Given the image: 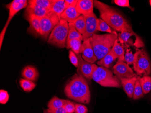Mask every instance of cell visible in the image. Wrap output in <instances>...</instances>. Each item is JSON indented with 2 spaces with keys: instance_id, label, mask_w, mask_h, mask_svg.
I'll return each mask as SVG.
<instances>
[{
  "instance_id": "6da1fadb",
  "label": "cell",
  "mask_w": 151,
  "mask_h": 113,
  "mask_svg": "<svg viewBox=\"0 0 151 113\" xmlns=\"http://www.w3.org/2000/svg\"><path fill=\"white\" fill-rule=\"evenodd\" d=\"M66 96L72 100L85 104L90 101V91L85 77L76 74L67 83L64 90Z\"/></svg>"
},
{
  "instance_id": "7a4b0ae2",
  "label": "cell",
  "mask_w": 151,
  "mask_h": 113,
  "mask_svg": "<svg viewBox=\"0 0 151 113\" xmlns=\"http://www.w3.org/2000/svg\"><path fill=\"white\" fill-rule=\"evenodd\" d=\"M94 6L100 12L101 19L116 31L121 32L122 30L131 26L119 12L110 6L95 0Z\"/></svg>"
},
{
  "instance_id": "3957f363",
  "label": "cell",
  "mask_w": 151,
  "mask_h": 113,
  "mask_svg": "<svg viewBox=\"0 0 151 113\" xmlns=\"http://www.w3.org/2000/svg\"><path fill=\"white\" fill-rule=\"evenodd\" d=\"M118 35L116 31L112 33L93 35L90 38L91 43L97 60H100L111 50Z\"/></svg>"
},
{
  "instance_id": "277c9868",
  "label": "cell",
  "mask_w": 151,
  "mask_h": 113,
  "mask_svg": "<svg viewBox=\"0 0 151 113\" xmlns=\"http://www.w3.org/2000/svg\"><path fill=\"white\" fill-rule=\"evenodd\" d=\"M92 79L104 87L120 88L121 86L117 76L114 75L111 70L104 67H97L92 75Z\"/></svg>"
},
{
  "instance_id": "5b68a950",
  "label": "cell",
  "mask_w": 151,
  "mask_h": 113,
  "mask_svg": "<svg viewBox=\"0 0 151 113\" xmlns=\"http://www.w3.org/2000/svg\"><path fill=\"white\" fill-rule=\"evenodd\" d=\"M68 29L69 26L68 22L60 19L59 24L50 34L47 43L59 48L66 47Z\"/></svg>"
},
{
  "instance_id": "8992f818",
  "label": "cell",
  "mask_w": 151,
  "mask_h": 113,
  "mask_svg": "<svg viewBox=\"0 0 151 113\" xmlns=\"http://www.w3.org/2000/svg\"><path fill=\"white\" fill-rule=\"evenodd\" d=\"M133 66L137 75L148 76L151 73V62L145 48H136Z\"/></svg>"
},
{
  "instance_id": "52a82bcc",
  "label": "cell",
  "mask_w": 151,
  "mask_h": 113,
  "mask_svg": "<svg viewBox=\"0 0 151 113\" xmlns=\"http://www.w3.org/2000/svg\"><path fill=\"white\" fill-rule=\"evenodd\" d=\"M120 32L118 35V40L123 46L126 48L135 46L138 48L144 47V43L140 37L134 32L131 26L122 30Z\"/></svg>"
},
{
  "instance_id": "ba28073f",
  "label": "cell",
  "mask_w": 151,
  "mask_h": 113,
  "mask_svg": "<svg viewBox=\"0 0 151 113\" xmlns=\"http://www.w3.org/2000/svg\"><path fill=\"white\" fill-rule=\"evenodd\" d=\"M60 19L58 16L52 12H50L47 15L40 19V35L46 40L50 33L59 24Z\"/></svg>"
},
{
  "instance_id": "9c48e42d",
  "label": "cell",
  "mask_w": 151,
  "mask_h": 113,
  "mask_svg": "<svg viewBox=\"0 0 151 113\" xmlns=\"http://www.w3.org/2000/svg\"><path fill=\"white\" fill-rule=\"evenodd\" d=\"M77 55L79 61L77 69L78 74L81 75L87 79H91L93 73L98 67L95 63H91L85 61L80 54Z\"/></svg>"
},
{
  "instance_id": "30bf717a",
  "label": "cell",
  "mask_w": 151,
  "mask_h": 113,
  "mask_svg": "<svg viewBox=\"0 0 151 113\" xmlns=\"http://www.w3.org/2000/svg\"><path fill=\"white\" fill-rule=\"evenodd\" d=\"M113 72L119 79L130 78L137 75L125 61H118L113 68Z\"/></svg>"
},
{
  "instance_id": "8fae6325",
  "label": "cell",
  "mask_w": 151,
  "mask_h": 113,
  "mask_svg": "<svg viewBox=\"0 0 151 113\" xmlns=\"http://www.w3.org/2000/svg\"><path fill=\"white\" fill-rule=\"evenodd\" d=\"M85 16L86 18V30L85 33L82 35L83 41L91 38L95 35L97 31L98 23V19L94 13Z\"/></svg>"
},
{
  "instance_id": "7c38bea8",
  "label": "cell",
  "mask_w": 151,
  "mask_h": 113,
  "mask_svg": "<svg viewBox=\"0 0 151 113\" xmlns=\"http://www.w3.org/2000/svg\"><path fill=\"white\" fill-rule=\"evenodd\" d=\"M28 1L27 0H13L11 3L6 6L9 10V16L6 23L9 24L15 15L20 10L27 7Z\"/></svg>"
},
{
  "instance_id": "4fadbf2b",
  "label": "cell",
  "mask_w": 151,
  "mask_h": 113,
  "mask_svg": "<svg viewBox=\"0 0 151 113\" xmlns=\"http://www.w3.org/2000/svg\"><path fill=\"white\" fill-rule=\"evenodd\" d=\"M80 53L82 54L81 57L86 62L94 63L97 60L91 43L90 38L83 41L81 45Z\"/></svg>"
},
{
  "instance_id": "5bb4252c",
  "label": "cell",
  "mask_w": 151,
  "mask_h": 113,
  "mask_svg": "<svg viewBox=\"0 0 151 113\" xmlns=\"http://www.w3.org/2000/svg\"><path fill=\"white\" fill-rule=\"evenodd\" d=\"M50 11L39 6L33 4H28L24 12V18L30 16L36 17L41 19L48 14Z\"/></svg>"
},
{
  "instance_id": "9a60e30c",
  "label": "cell",
  "mask_w": 151,
  "mask_h": 113,
  "mask_svg": "<svg viewBox=\"0 0 151 113\" xmlns=\"http://www.w3.org/2000/svg\"><path fill=\"white\" fill-rule=\"evenodd\" d=\"M94 1L93 0H78L76 9L81 15H89L93 13Z\"/></svg>"
},
{
  "instance_id": "2e32d148",
  "label": "cell",
  "mask_w": 151,
  "mask_h": 113,
  "mask_svg": "<svg viewBox=\"0 0 151 113\" xmlns=\"http://www.w3.org/2000/svg\"><path fill=\"white\" fill-rule=\"evenodd\" d=\"M137 76V75L130 78L119 79L123 89L129 97L132 98L133 97Z\"/></svg>"
},
{
  "instance_id": "e0dca14e",
  "label": "cell",
  "mask_w": 151,
  "mask_h": 113,
  "mask_svg": "<svg viewBox=\"0 0 151 113\" xmlns=\"http://www.w3.org/2000/svg\"><path fill=\"white\" fill-rule=\"evenodd\" d=\"M25 19L29 24V27L27 29V32L34 36L40 35V19L33 16H30Z\"/></svg>"
},
{
  "instance_id": "ac0fdd59",
  "label": "cell",
  "mask_w": 151,
  "mask_h": 113,
  "mask_svg": "<svg viewBox=\"0 0 151 113\" xmlns=\"http://www.w3.org/2000/svg\"><path fill=\"white\" fill-rule=\"evenodd\" d=\"M22 76L24 79L34 82L37 81L38 80L39 73L35 67L33 66H27L23 69Z\"/></svg>"
},
{
  "instance_id": "d6986e66",
  "label": "cell",
  "mask_w": 151,
  "mask_h": 113,
  "mask_svg": "<svg viewBox=\"0 0 151 113\" xmlns=\"http://www.w3.org/2000/svg\"><path fill=\"white\" fill-rule=\"evenodd\" d=\"M80 14L79 13L75 7H71L66 8L61 16L60 19L65 20L69 23H73L78 17L81 16Z\"/></svg>"
},
{
  "instance_id": "ffe728a7",
  "label": "cell",
  "mask_w": 151,
  "mask_h": 113,
  "mask_svg": "<svg viewBox=\"0 0 151 113\" xmlns=\"http://www.w3.org/2000/svg\"><path fill=\"white\" fill-rule=\"evenodd\" d=\"M117 58H118L117 57L113 52L111 50L104 57L97 62V64L101 67L108 68L110 67L114 61H115Z\"/></svg>"
},
{
  "instance_id": "44dd1931",
  "label": "cell",
  "mask_w": 151,
  "mask_h": 113,
  "mask_svg": "<svg viewBox=\"0 0 151 113\" xmlns=\"http://www.w3.org/2000/svg\"><path fill=\"white\" fill-rule=\"evenodd\" d=\"M68 101V100L61 99L56 96L53 97L48 103V109L50 110H55L60 108L63 107L64 104Z\"/></svg>"
},
{
  "instance_id": "7402d4cb",
  "label": "cell",
  "mask_w": 151,
  "mask_h": 113,
  "mask_svg": "<svg viewBox=\"0 0 151 113\" xmlns=\"http://www.w3.org/2000/svg\"><path fill=\"white\" fill-rule=\"evenodd\" d=\"M111 50L116 55L118 58V61H124V46L120 45L118 39L116 40L114 42Z\"/></svg>"
},
{
  "instance_id": "603a6c76",
  "label": "cell",
  "mask_w": 151,
  "mask_h": 113,
  "mask_svg": "<svg viewBox=\"0 0 151 113\" xmlns=\"http://www.w3.org/2000/svg\"><path fill=\"white\" fill-rule=\"evenodd\" d=\"M66 9L64 0H55L51 9V12L56 14L60 19V16Z\"/></svg>"
},
{
  "instance_id": "cb8c5ba5",
  "label": "cell",
  "mask_w": 151,
  "mask_h": 113,
  "mask_svg": "<svg viewBox=\"0 0 151 113\" xmlns=\"http://www.w3.org/2000/svg\"><path fill=\"white\" fill-rule=\"evenodd\" d=\"M68 26H69V29H68V34L67 42L73 39H80L81 41H83L82 35L76 29L73 23H69Z\"/></svg>"
},
{
  "instance_id": "d4e9b609",
  "label": "cell",
  "mask_w": 151,
  "mask_h": 113,
  "mask_svg": "<svg viewBox=\"0 0 151 113\" xmlns=\"http://www.w3.org/2000/svg\"><path fill=\"white\" fill-rule=\"evenodd\" d=\"M81 45V40L80 39H73L67 42L66 48L67 49L71 48L72 50L77 55L80 53Z\"/></svg>"
},
{
  "instance_id": "484cf974",
  "label": "cell",
  "mask_w": 151,
  "mask_h": 113,
  "mask_svg": "<svg viewBox=\"0 0 151 113\" xmlns=\"http://www.w3.org/2000/svg\"><path fill=\"white\" fill-rule=\"evenodd\" d=\"M76 29L81 35H83L86 30V18L85 16L81 15L73 22Z\"/></svg>"
},
{
  "instance_id": "4316f807",
  "label": "cell",
  "mask_w": 151,
  "mask_h": 113,
  "mask_svg": "<svg viewBox=\"0 0 151 113\" xmlns=\"http://www.w3.org/2000/svg\"><path fill=\"white\" fill-rule=\"evenodd\" d=\"M55 0H29L28 4H33L50 11Z\"/></svg>"
},
{
  "instance_id": "83f0119b",
  "label": "cell",
  "mask_w": 151,
  "mask_h": 113,
  "mask_svg": "<svg viewBox=\"0 0 151 113\" xmlns=\"http://www.w3.org/2000/svg\"><path fill=\"white\" fill-rule=\"evenodd\" d=\"M141 85L143 89L144 94L149 93L151 90V77L149 76H143L140 79Z\"/></svg>"
},
{
  "instance_id": "f1b7e54d",
  "label": "cell",
  "mask_w": 151,
  "mask_h": 113,
  "mask_svg": "<svg viewBox=\"0 0 151 113\" xmlns=\"http://www.w3.org/2000/svg\"><path fill=\"white\" fill-rule=\"evenodd\" d=\"M140 79V76H137L133 97L134 100H138L139 99L143 97L145 94L143 89L141 85Z\"/></svg>"
},
{
  "instance_id": "f546056e",
  "label": "cell",
  "mask_w": 151,
  "mask_h": 113,
  "mask_svg": "<svg viewBox=\"0 0 151 113\" xmlns=\"http://www.w3.org/2000/svg\"><path fill=\"white\" fill-rule=\"evenodd\" d=\"M20 87L25 92L31 91L34 90L36 85L33 81L25 79H20L19 81Z\"/></svg>"
},
{
  "instance_id": "4dcf8cb0",
  "label": "cell",
  "mask_w": 151,
  "mask_h": 113,
  "mask_svg": "<svg viewBox=\"0 0 151 113\" xmlns=\"http://www.w3.org/2000/svg\"><path fill=\"white\" fill-rule=\"evenodd\" d=\"M97 31L106 32L108 33H112L111 27L101 19H98V23H97Z\"/></svg>"
},
{
  "instance_id": "1f68e13d",
  "label": "cell",
  "mask_w": 151,
  "mask_h": 113,
  "mask_svg": "<svg viewBox=\"0 0 151 113\" xmlns=\"http://www.w3.org/2000/svg\"><path fill=\"white\" fill-rule=\"evenodd\" d=\"M134 55L132 53L130 48H126V53L124 55V61L128 65H131L134 63Z\"/></svg>"
},
{
  "instance_id": "d6a6232c",
  "label": "cell",
  "mask_w": 151,
  "mask_h": 113,
  "mask_svg": "<svg viewBox=\"0 0 151 113\" xmlns=\"http://www.w3.org/2000/svg\"><path fill=\"white\" fill-rule=\"evenodd\" d=\"M9 96L7 91L4 90L0 91V103L1 104H6L9 100Z\"/></svg>"
},
{
  "instance_id": "836d02e7",
  "label": "cell",
  "mask_w": 151,
  "mask_h": 113,
  "mask_svg": "<svg viewBox=\"0 0 151 113\" xmlns=\"http://www.w3.org/2000/svg\"><path fill=\"white\" fill-rule=\"evenodd\" d=\"M69 58L70 62L75 67L78 66L79 61L77 54L72 50L69 51Z\"/></svg>"
},
{
  "instance_id": "e575fe53",
  "label": "cell",
  "mask_w": 151,
  "mask_h": 113,
  "mask_svg": "<svg viewBox=\"0 0 151 113\" xmlns=\"http://www.w3.org/2000/svg\"><path fill=\"white\" fill-rule=\"evenodd\" d=\"M68 113H74L75 110V104L68 101L63 107Z\"/></svg>"
},
{
  "instance_id": "d590c367",
  "label": "cell",
  "mask_w": 151,
  "mask_h": 113,
  "mask_svg": "<svg viewBox=\"0 0 151 113\" xmlns=\"http://www.w3.org/2000/svg\"><path fill=\"white\" fill-rule=\"evenodd\" d=\"M88 109L85 105L75 104V113H87Z\"/></svg>"
},
{
  "instance_id": "8d00e7d4",
  "label": "cell",
  "mask_w": 151,
  "mask_h": 113,
  "mask_svg": "<svg viewBox=\"0 0 151 113\" xmlns=\"http://www.w3.org/2000/svg\"><path fill=\"white\" fill-rule=\"evenodd\" d=\"M114 3L117 6L121 7H127L133 11V8L130 6L129 1V0H115Z\"/></svg>"
},
{
  "instance_id": "74e56055",
  "label": "cell",
  "mask_w": 151,
  "mask_h": 113,
  "mask_svg": "<svg viewBox=\"0 0 151 113\" xmlns=\"http://www.w3.org/2000/svg\"><path fill=\"white\" fill-rule=\"evenodd\" d=\"M8 25H9L8 24L6 23L4 28H3L2 31H1V33L0 34V48H1V47H2L4 36H5V34H6L7 29L8 28Z\"/></svg>"
},
{
  "instance_id": "f35d334b",
  "label": "cell",
  "mask_w": 151,
  "mask_h": 113,
  "mask_svg": "<svg viewBox=\"0 0 151 113\" xmlns=\"http://www.w3.org/2000/svg\"><path fill=\"white\" fill-rule=\"evenodd\" d=\"M65 6L66 9L68 7H75L77 6L78 0H65Z\"/></svg>"
},
{
  "instance_id": "ab89813d",
  "label": "cell",
  "mask_w": 151,
  "mask_h": 113,
  "mask_svg": "<svg viewBox=\"0 0 151 113\" xmlns=\"http://www.w3.org/2000/svg\"><path fill=\"white\" fill-rule=\"evenodd\" d=\"M45 112H50L51 113H68L63 107L60 108L55 110H50L47 109L45 110Z\"/></svg>"
},
{
  "instance_id": "60d3db41",
  "label": "cell",
  "mask_w": 151,
  "mask_h": 113,
  "mask_svg": "<svg viewBox=\"0 0 151 113\" xmlns=\"http://www.w3.org/2000/svg\"><path fill=\"white\" fill-rule=\"evenodd\" d=\"M149 3H150V5H151V0H150V1H149Z\"/></svg>"
},
{
  "instance_id": "b9f144b4",
  "label": "cell",
  "mask_w": 151,
  "mask_h": 113,
  "mask_svg": "<svg viewBox=\"0 0 151 113\" xmlns=\"http://www.w3.org/2000/svg\"><path fill=\"white\" fill-rule=\"evenodd\" d=\"M45 113H50V112H45Z\"/></svg>"
}]
</instances>
